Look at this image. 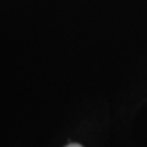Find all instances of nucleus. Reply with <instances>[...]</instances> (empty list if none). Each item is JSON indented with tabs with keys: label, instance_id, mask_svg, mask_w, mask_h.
Masks as SVG:
<instances>
[{
	"label": "nucleus",
	"instance_id": "f257e3e1",
	"mask_svg": "<svg viewBox=\"0 0 147 147\" xmlns=\"http://www.w3.org/2000/svg\"><path fill=\"white\" fill-rule=\"evenodd\" d=\"M66 147H82V146L79 145V144H70V145H67Z\"/></svg>",
	"mask_w": 147,
	"mask_h": 147
}]
</instances>
